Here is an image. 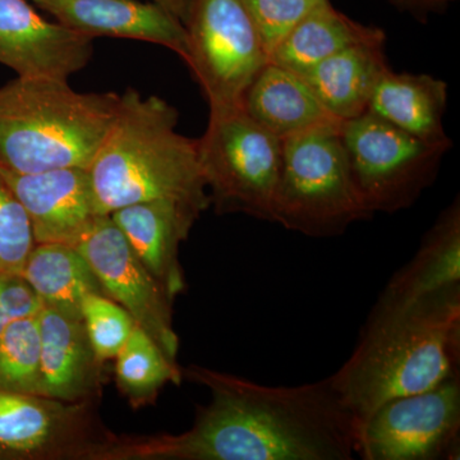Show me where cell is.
<instances>
[{
	"mask_svg": "<svg viewBox=\"0 0 460 460\" xmlns=\"http://www.w3.org/2000/svg\"><path fill=\"white\" fill-rule=\"evenodd\" d=\"M211 399L181 435L111 445L105 459L352 460L358 425L329 377L268 386L190 366L183 371Z\"/></svg>",
	"mask_w": 460,
	"mask_h": 460,
	"instance_id": "1",
	"label": "cell"
},
{
	"mask_svg": "<svg viewBox=\"0 0 460 460\" xmlns=\"http://www.w3.org/2000/svg\"><path fill=\"white\" fill-rule=\"evenodd\" d=\"M460 286L404 307L372 310L352 354L329 380L362 425L384 402L459 374Z\"/></svg>",
	"mask_w": 460,
	"mask_h": 460,
	"instance_id": "2",
	"label": "cell"
},
{
	"mask_svg": "<svg viewBox=\"0 0 460 460\" xmlns=\"http://www.w3.org/2000/svg\"><path fill=\"white\" fill-rule=\"evenodd\" d=\"M177 109L138 91L120 95L107 137L89 166L99 215L153 199L211 206L199 140L177 132Z\"/></svg>",
	"mask_w": 460,
	"mask_h": 460,
	"instance_id": "3",
	"label": "cell"
},
{
	"mask_svg": "<svg viewBox=\"0 0 460 460\" xmlns=\"http://www.w3.org/2000/svg\"><path fill=\"white\" fill-rule=\"evenodd\" d=\"M119 102L118 93H78L66 80L17 77L0 87V169H89Z\"/></svg>",
	"mask_w": 460,
	"mask_h": 460,
	"instance_id": "4",
	"label": "cell"
},
{
	"mask_svg": "<svg viewBox=\"0 0 460 460\" xmlns=\"http://www.w3.org/2000/svg\"><path fill=\"white\" fill-rule=\"evenodd\" d=\"M341 126L323 124L284 138L271 223L307 237L332 238L372 217L354 186Z\"/></svg>",
	"mask_w": 460,
	"mask_h": 460,
	"instance_id": "5",
	"label": "cell"
},
{
	"mask_svg": "<svg viewBox=\"0 0 460 460\" xmlns=\"http://www.w3.org/2000/svg\"><path fill=\"white\" fill-rule=\"evenodd\" d=\"M199 151L217 214H244L271 223L283 160L281 138L242 107L210 109Z\"/></svg>",
	"mask_w": 460,
	"mask_h": 460,
	"instance_id": "6",
	"label": "cell"
},
{
	"mask_svg": "<svg viewBox=\"0 0 460 460\" xmlns=\"http://www.w3.org/2000/svg\"><path fill=\"white\" fill-rule=\"evenodd\" d=\"M357 192L371 217L411 208L438 178L452 146L420 141L366 111L341 126Z\"/></svg>",
	"mask_w": 460,
	"mask_h": 460,
	"instance_id": "7",
	"label": "cell"
},
{
	"mask_svg": "<svg viewBox=\"0 0 460 460\" xmlns=\"http://www.w3.org/2000/svg\"><path fill=\"white\" fill-rule=\"evenodd\" d=\"M183 25L186 63L208 108L242 107L244 93L270 57L241 0H190Z\"/></svg>",
	"mask_w": 460,
	"mask_h": 460,
	"instance_id": "8",
	"label": "cell"
},
{
	"mask_svg": "<svg viewBox=\"0 0 460 460\" xmlns=\"http://www.w3.org/2000/svg\"><path fill=\"white\" fill-rule=\"evenodd\" d=\"M460 456V375L384 402L358 428L363 460H454Z\"/></svg>",
	"mask_w": 460,
	"mask_h": 460,
	"instance_id": "9",
	"label": "cell"
},
{
	"mask_svg": "<svg viewBox=\"0 0 460 460\" xmlns=\"http://www.w3.org/2000/svg\"><path fill=\"white\" fill-rule=\"evenodd\" d=\"M75 247L89 263L102 293L126 308L166 356L177 361L180 339L172 325V302L111 215L96 217Z\"/></svg>",
	"mask_w": 460,
	"mask_h": 460,
	"instance_id": "10",
	"label": "cell"
},
{
	"mask_svg": "<svg viewBox=\"0 0 460 460\" xmlns=\"http://www.w3.org/2000/svg\"><path fill=\"white\" fill-rule=\"evenodd\" d=\"M83 404L0 390V459L100 458Z\"/></svg>",
	"mask_w": 460,
	"mask_h": 460,
	"instance_id": "11",
	"label": "cell"
},
{
	"mask_svg": "<svg viewBox=\"0 0 460 460\" xmlns=\"http://www.w3.org/2000/svg\"><path fill=\"white\" fill-rule=\"evenodd\" d=\"M93 39L45 20L29 0H0V63L18 77L66 80L89 65Z\"/></svg>",
	"mask_w": 460,
	"mask_h": 460,
	"instance_id": "12",
	"label": "cell"
},
{
	"mask_svg": "<svg viewBox=\"0 0 460 460\" xmlns=\"http://www.w3.org/2000/svg\"><path fill=\"white\" fill-rule=\"evenodd\" d=\"M0 175L25 208L36 243L75 246L100 217L89 169L63 168Z\"/></svg>",
	"mask_w": 460,
	"mask_h": 460,
	"instance_id": "13",
	"label": "cell"
},
{
	"mask_svg": "<svg viewBox=\"0 0 460 460\" xmlns=\"http://www.w3.org/2000/svg\"><path fill=\"white\" fill-rule=\"evenodd\" d=\"M57 22L95 39H131L162 45L186 62V27L168 9L151 0H29Z\"/></svg>",
	"mask_w": 460,
	"mask_h": 460,
	"instance_id": "14",
	"label": "cell"
},
{
	"mask_svg": "<svg viewBox=\"0 0 460 460\" xmlns=\"http://www.w3.org/2000/svg\"><path fill=\"white\" fill-rule=\"evenodd\" d=\"M204 211L190 202L153 199L111 214L135 255L172 304L186 289L180 263L181 242L189 238L193 224Z\"/></svg>",
	"mask_w": 460,
	"mask_h": 460,
	"instance_id": "15",
	"label": "cell"
},
{
	"mask_svg": "<svg viewBox=\"0 0 460 460\" xmlns=\"http://www.w3.org/2000/svg\"><path fill=\"white\" fill-rule=\"evenodd\" d=\"M456 286H460L459 198L438 215L416 255L393 275L372 310L404 307Z\"/></svg>",
	"mask_w": 460,
	"mask_h": 460,
	"instance_id": "16",
	"label": "cell"
},
{
	"mask_svg": "<svg viewBox=\"0 0 460 460\" xmlns=\"http://www.w3.org/2000/svg\"><path fill=\"white\" fill-rule=\"evenodd\" d=\"M386 36L350 45L301 77L339 122L365 114L378 83L390 71Z\"/></svg>",
	"mask_w": 460,
	"mask_h": 460,
	"instance_id": "17",
	"label": "cell"
},
{
	"mask_svg": "<svg viewBox=\"0 0 460 460\" xmlns=\"http://www.w3.org/2000/svg\"><path fill=\"white\" fill-rule=\"evenodd\" d=\"M38 321L40 395L62 402H83L95 386L100 365L83 319L42 305Z\"/></svg>",
	"mask_w": 460,
	"mask_h": 460,
	"instance_id": "18",
	"label": "cell"
},
{
	"mask_svg": "<svg viewBox=\"0 0 460 460\" xmlns=\"http://www.w3.org/2000/svg\"><path fill=\"white\" fill-rule=\"evenodd\" d=\"M447 84L426 74L390 69L378 83L367 111L420 141L452 146L444 128Z\"/></svg>",
	"mask_w": 460,
	"mask_h": 460,
	"instance_id": "19",
	"label": "cell"
},
{
	"mask_svg": "<svg viewBox=\"0 0 460 460\" xmlns=\"http://www.w3.org/2000/svg\"><path fill=\"white\" fill-rule=\"evenodd\" d=\"M242 109L281 140L339 122L325 111L301 75L272 62L263 66L248 87Z\"/></svg>",
	"mask_w": 460,
	"mask_h": 460,
	"instance_id": "20",
	"label": "cell"
},
{
	"mask_svg": "<svg viewBox=\"0 0 460 460\" xmlns=\"http://www.w3.org/2000/svg\"><path fill=\"white\" fill-rule=\"evenodd\" d=\"M381 36H386L383 30L357 22L323 0L272 51L270 62L302 75L345 48Z\"/></svg>",
	"mask_w": 460,
	"mask_h": 460,
	"instance_id": "21",
	"label": "cell"
},
{
	"mask_svg": "<svg viewBox=\"0 0 460 460\" xmlns=\"http://www.w3.org/2000/svg\"><path fill=\"white\" fill-rule=\"evenodd\" d=\"M42 305L81 317V304L90 293H102L95 274L77 248L36 243L20 271ZM104 295V293H102Z\"/></svg>",
	"mask_w": 460,
	"mask_h": 460,
	"instance_id": "22",
	"label": "cell"
},
{
	"mask_svg": "<svg viewBox=\"0 0 460 460\" xmlns=\"http://www.w3.org/2000/svg\"><path fill=\"white\" fill-rule=\"evenodd\" d=\"M115 359L118 387L135 407L155 401L166 384H181L183 376L177 361L137 323Z\"/></svg>",
	"mask_w": 460,
	"mask_h": 460,
	"instance_id": "23",
	"label": "cell"
},
{
	"mask_svg": "<svg viewBox=\"0 0 460 460\" xmlns=\"http://www.w3.org/2000/svg\"><path fill=\"white\" fill-rule=\"evenodd\" d=\"M38 314L14 321L0 335V390L40 395Z\"/></svg>",
	"mask_w": 460,
	"mask_h": 460,
	"instance_id": "24",
	"label": "cell"
},
{
	"mask_svg": "<svg viewBox=\"0 0 460 460\" xmlns=\"http://www.w3.org/2000/svg\"><path fill=\"white\" fill-rule=\"evenodd\" d=\"M81 317L100 363L117 357L136 326V321L126 308L102 293L84 296Z\"/></svg>",
	"mask_w": 460,
	"mask_h": 460,
	"instance_id": "25",
	"label": "cell"
},
{
	"mask_svg": "<svg viewBox=\"0 0 460 460\" xmlns=\"http://www.w3.org/2000/svg\"><path fill=\"white\" fill-rule=\"evenodd\" d=\"M35 244L25 208L0 175V272L20 274Z\"/></svg>",
	"mask_w": 460,
	"mask_h": 460,
	"instance_id": "26",
	"label": "cell"
},
{
	"mask_svg": "<svg viewBox=\"0 0 460 460\" xmlns=\"http://www.w3.org/2000/svg\"><path fill=\"white\" fill-rule=\"evenodd\" d=\"M321 2L323 0H241L269 57L293 27Z\"/></svg>",
	"mask_w": 460,
	"mask_h": 460,
	"instance_id": "27",
	"label": "cell"
},
{
	"mask_svg": "<svg viewBox=\"0 0 460 460\" xmlns=\"http://www.w3.org/2000/svg\"><path fill=\"white\" fill-rule=\"evenodd\" d=\"M42 302L20 274L0 272V335L14 321L36 316Z\"/></svg>",
	"mask_w": 460,
	"mask_h": 460,
	"instance_id": "28",
	"label": "cell"
},
{
	"mask_svg": "<svg viewBox=\"0 0 460 460\" xmlns=\"http://www.w3.org/2000/svg\"><path fill=\"white\" fill-rule=\"evenodd\" d=\"M386 2L398 11L417 18L420 22H428L429 14L444 12L447 5L456 0H386Z\"/></svg>",
	"mask_w": 460,
	"mask_h": 460,
	"instance_id": "29",
	"label": "cell"
},
{
	"mask_svg": "<svg viewBox=\"0 0 460 460\" xmlns=\"http://www.w3.org/2000/svg\"><path fill=\"white\" fill-rule=\"evenodd\" d=\"M151 2L168 9L175 17L180 18L181 23L186 21L190 0H151Z\"/></svg>",
	"mask_w": 460,
	"mask_h": 460,
	"instance_id": "30",
	"label": "cell"
}]
</instances>
